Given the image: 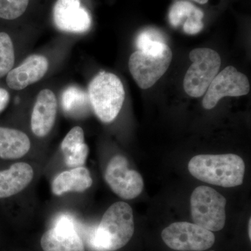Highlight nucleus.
Instances as JSON below:
<instances>
[{
    "mask_svg": "<svg viewBox=\"0 0 251 251\" xmlns=\"http://www.w3.org/2000/svg\"><path fill=\"white\" fill-rule=\"evenodd\" d=\"M31 143L27 135L19 130L0 127V158L17 159L27 154Z\"/></svg>",
    "mask_w": 251,
    "mask_h": 251,
    "instance_id": "f3484780",
    "label": "nucleus"
},
{
    "mask_svg": "<svg viewBox=\"0 0 251 251\" xmlns=\"http://www.w3.org/2000/svg\"><path fill=\"white\" fill-rule=\"evenodd\" d=\"M15 52L9 34L0 32V78L9 74L14 67Z\"/></svg>",
    "mask_w": 251,
    "mask_h": 251,
    "instance_id": "aec40b11",
    "label": "nucleus"
},
{
    "mask_svg": "<svg viewBox=\"0 0 251 251\" xmlns=\"http://www.w3.org/2000/svg\"><path fill=\"white\" fill-rule=\"evenodd\" d=\"M88 100V94L77 87H70L62 94V108L66 112L74 115V112L78 113L85 108Z\"/></svg>",
    "mask_w": 251,
    "mask_h": 251,
    "instance_id": "6ab92c4d",
    "label": "nucleus"
},
{
    "mask_svg": "<svg viewBox=\"0 0 251 251\" xmlns=\"http://www.w3.org/2000/svg\"><path fill=\"white\" fill-rule=\"evenodd\" d=\"M88 97L99 120L103 123H110L121 110L125 91L122 81L116 75L102 72L91 81Z\"/></svg>",
    "mask_w": 251,
    "mask_h": 251,
    "instance_id": "7ed1b4c3",
    "label": "nucleus"
},
{
    "mask_svg": "<svg viewBox=\"0 0 251 251\" xmlns=\"http://www.w3.org/2000/svg\"><path fill=\"white\" fill-rule=\"evenodd\" d=\"M192 62L184 80V88L190 97L198 98L204 95L214 77L219 74L221 57L209 49H196L189 54Z\"/></svg>",
    "mask_w": 251,
    "mask_h": 251,
    "instance_id": "39448f33",
    "label": "nucleus"
},
{
    "mask_svg": "<svg viewBox=\"0 0 251 251\" xmlns=\"http://www.w3.org/2000/svg\"><path fill=\"white\" fill-rule=\"evenodd\" d=\"M34 171L30 165L20 162L0 172V198L11 197L30 184Z\"/></svg>",
    "mask_w": 251,
    "mask_h": 251,
    "instance_id": "4468645a",
    "label": "nucleus"
},
{
    "mask_svg": "<svg viewBox=\"0 0 251 251\" xmlns=\"http://www.w3.org/2000/svg\"><path fill=\"white\" fill-rule=\"evenodd\" d=\"M173 53L169 46L161 52L137 50L130 55L128 67L132 76L143 90L152 87L168 70Z\"/></svg>",
    "mask_w": 251,
    "mask_h": 251,
    "instance_id": "0eeeda50",
    "label": "nucleus"
},
{
    "mask_svg": "<svg viewBox=\"0 0 251 251\" xmlns=\"http://www.w3.org/2000/svg\"><path fill=\"white\" fill-rule=\"evenodd\" d=\"M41 246L44 251H85L74 221L64 215L59 217L54 227L43 234Z\"/></svg>",
    "mask_w": 251,
    "mask_h": 251,
    "instance_id": "9d476101",
    "label": "nucleus"
},
{
    "mask_svg": "<svg viewBox=\"0 0 251 251\" xmlns=\"http://www.w3.org/2000/svg\"><path fill=\"white\" fill-rule=\"evenodd\" d=\"M9 94L4 89L0 88V112L3 111L9 102Z\"/></svg>",
    "mask_w": 251,
    "mask_h": 251,
    "instance_id": "b1692460",
    "label": "nucleus"
},
{
    "mask_svg": "<svg viewBox=\"0 0 251 251\" xmlns=\"http://www.w3.org/2000/svg\"><path fill=\"white\" fill-rule=\"evenodd\" d=\"M61 147L68 166L75 168L85 164L89 148L85 143V135L81 127L73 128L63 140Z\"/></svg>",
    "mask_w": 251,
    "mask_h": 251,
    "instance_id": "dca6fc26",
    "label": "nucleus"
},
{
    "mask_svg": "<svg viewBox=\"0 0 251 251\" xmlns=\"http://www.w3.org/2000/svg\"><path fill=\"white\" fill-rule=\"evenodd\" d=\"M138 50L148 52H158L163 50L167 46L164 36L155 29H147L138 34L136 39Z\"/></svg>",
    "mask_w": 251,
    "mask_h": 251,
    "instance_id": "a211bd4d",
    "label": "nucleus"
},
{
    "mask_svg": "<svg viewBox=\"0 0 251 251\" xmlns=\"http://www.w3.org/2000/svg\"><path fill=\"white\" fill-rule=\"evenodd\" d=\"M188 171L203 182L225 188L240 186L244 181L245 164L238 155H198L188 165Z\"/></svg>",
    "mask_w": 251,
    "mask_h": 251,
    "instance_id": "f257e3e1",
    "label": "nucleus"
},
{
    "mask_svg": "<svg viewBox=\"0 0 251 251\" xmlns=\"http://www.w3.org/2000/svg\"><path fill=\"white\" fill-rule=\"evenodd\" d=\"M57 111V99L52 91L41 90L36 98L31 114V127L34 134L45 137L55 122Z\"/></svg>",
    "mask_w": 251,
    "mask_h": 251,
    "instance_id": "ddd939ff",
    "label": "nucleus"
},
{
    "mask_svg": "<svg viewBox=\"0 0 251 251\" xmlns=\"http://www.w3.org/2000/svg\"><path fill=\"white\" fill-rule=\"evenodd\" d=\"M92 183L90 171L84 167H78L57 175L52 181V191L56 196L68 192H84Z\"/></svg>",
    "mask_w": 251,
    "mask_h": 251,
    "instance_id": "2eb2a0df",
    "label": "nucleus"
},
{
    "mask_svg": "<svg viewBox=\"0 0 251 251\" xmlns=\"http://www.w3.org/2000/svg\"><path fill=\"white\" fill-rule=\"evenodd\" d=\"M162 239L171 249L179 251H204L215 243L211 231L188 222H176L163 229Z\"/></svg>",
    "mask_w": 251,
    "mask_h": 251,
    "instance_id": "423d86ee",
    "label": "nucleus"
},
{
    "mask_svg": "<svg viewBox=\"0 0 251 251\" xmlns=\"http://www.w3.org/2000/svg\"><path fill=\"white\" fill-rule=\"evenodd\" d=\"M29 0H0V18L15 20L24 14Z\"/></svg>",
    "mask_w": 251,
    "mask_h": 251,
    "instance_id": "4be33fe9",
    "label": "nucleus"
},
{
    "mask_svg": "<svg viewBox=\"0 0 251 251\" xmlns=\"http://www.w3.org/2000/svg\"><path fill=\"white\" fill-rule=\"evenodd\" d=\"M203 17L204 14L199 8H198L196 12L185 21L183 25L184 32L191 35L199 33L204 27V24L202 23Z\"/></svg>",
    "mask_w": 251,
    "mask_h": 251,
    "instance_id": "5701e85b",
    "label": "nucleus"
},
{
    "mask_svg": "<svg viewBox=\"0 0 251 251\" xmlns=\"http://www.w3.org/2000/svg\"><path fill=\"white\" fill-rule=\"evenodd\" d=\"M193 1H196V2L199 3V4H206L209 0H193Z\"/></svg>",
    "mask_w": 251,
    "mask_h": 251,
    "instance_id": "393cba45",
    "label": "nucleus"
},
{
    "mask_svg": "<svg viewBox=\"0 0 251 251\" xmlns=\"http://www.w3.org/2000/svg\"><path fill=\"white\" fill-rule=\"evenodd\" d=\"M251 219H249V235L250 239H251Z\"/></svg>",
    "mask_w": 251,
    "mask_h": 251,
    "instance_id": "a878e982",
    "label": "nucleus"
},
{
    "mask_svg": "<svg viewBox=\"0 0 251 251\" xmlns=\"http://www.w3.org/2000/svg\"><path fill=\"white\" fill-rule=\"evenodd\" d=\"M49 66L46 57L33 54L19 67L10 71L6 77V83L13 90H23L42 79L48 72Z\"/></svg>",
    "mask_w": 251,
    "mask_h": 251,
    "instance_id": "f8f14e48",
    "label": "nucleus"
},
{
    "mask_svg": "<svg viewBox=\"0 0 251 251\" xmlns=\"http://www.w3.org/2000/svg\"><path fill=\"white\" fill-rule=\"evenodd\" d=\"M198 7L187 1H178L172 6L169 13V21L171 25L178 27L195 12Z\"/></svg>",
    "mask_w": 251,
    "mask_h": 251,
    "instance_id": "412c9836",
    "label": "nucleus"
},
{
    "mask_svg": "<svg viewBox=\"0 0 251 251\" xmlns=\"http://www.w3.org/2000/svg\"><path fill=\"white\" fill-rule=\"evenodd\" d=\"M226 198L214 188L198 186L191 197L193 222L211 232L221 230L226 224Z\"/></svg>",
    "mask_w": 251,
    "mask_h": 251,
    "instance_id": "20e7f679",
    "label": "nucleus"
},
{
    "mask_svg": "<svg viewBox=\"0 0 251 251\" xmlns=\"http://www.w3.org/2000/svg\"><path fill=\"white\" fill-rule=\"evenodd\" d=\"M56 27L66 32H87L92 26V18L80 0H57L53 8Z\"/></svg>",
    "mask_w": 251,
    "mask_h": 251,
    "instance_id": "9b49d317",
    "label": "nucleus"
},
{
    "mask_svg": "<svg viewBox=\"0 0 251 251\" xmlns=\"http://www.w3.org/2000/svg\"><path fill=\"white\" fill-rule=\"evenodd\" d=\"M250 91L249 79L234 67L229 66L216 75L205 92L202 105L211 110L225 97H241Z\"/></svg>",
    "mask_w": 251,
    "mask_h": 251,
    "instance_id": "1a4fd4ad",
    "label": "nucleus"
},
{
    "mask_svg": "<svg viewBox=\"0 0 251 251\" xmlns=\"http://www.w3.org/2000/svg\"><path fill=\"white\" fill-rule=\"evenodd\" d=\"M107 184L122 199L132 200L143 191L144 181L141 175L128 168L126 158L121 155L112 157L105 172Z\"/></svg>",
    "mask_w": 251,
    "mask_h": 251,
    "instance_id": "6e6552de",
    "label": "nucleus"
},
{
    "mask_svg": "<svg viewBox=\"0 0 251 251\" xmlns=\"http://www.w3.org/2000/svg\"><path fill=\"white\" fill-rule=\"evenodd\" d=\"M134 231L133 210L129 204L115 202L104 214L96 229L94 243L103 250H119L129 242Z\"/></svg>",
    "mask_w": 251,
    "mask_h": 251,
    "instance_id": "f03ea898",
    "label": "nucleus"
}]
</instances>
